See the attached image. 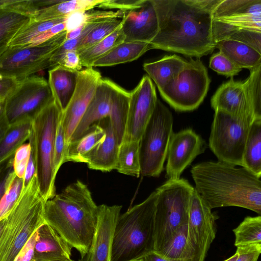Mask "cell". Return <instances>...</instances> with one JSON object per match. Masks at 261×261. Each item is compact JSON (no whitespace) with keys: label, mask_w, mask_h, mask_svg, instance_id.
<instances>
[{"label":"cell","mask_w":261,"mask_h":261,"mask_svg":"<svg viewBox=\"0 0 261 261\" xmlns=\"http://www.w3.org/2000/svg\"><path fill=\"white\" fill-rule=\"evenodd\" d=\"M219 0H153L158 32L149 43L159 49L200 58L216 44L212 33L213 12Z\"/></svg>","instance_id":"6da1fadb"},{"label":"cell","mask_w":261,"mask_h":261,"mask_svg":"<svg viewBox=\"0 0 261 261\" xmlns=\"http://www.w3.org/2000/svg\"><path fill=\"white\" fill-rule=\"evenodd\" d=\"M195 190L211 209L238 206L261 214V180L244 167L221 161L193 166Z\"/></svg>","instance_id":"7a4b0ae2"},{"label":"cell","mask_w":261,"mask_h":261,"mask_svg":"<svg viewBox=\"0 0 261 261\" xmlns=\"http://www.w3.org/2000/svg\"><path fill=\"white\" fill-rule=\"evenodd\" d=\"M43 217L81 257L87 253L97 225L98 206L86 184L77 180L47 200Z\"/></svg>","instance_id":"3957f363"},{"label":"cell","mask_w":261,"mask_h":261,"mask_svg":"<svg viewBox=\"0 0 261 261\" xmlns=\"http://www.w3.org/2000/svg\"><path fill=\"white\" fill-rule=\"evenodd\" d=\"M156 190L142 202L120 215L114 229L111 261H139L155 252Z\"/></svg>","instance_id":"277c9868"},{"label":"cell","mask_w":261,"mask_h":261,"mask_svg":"<svg viewBox=\"0 0 261 261\" xmlns=\"http://www.w3.org/2000/svg\"><path fill=\"white\" fill-rule=\"evenodd\" d=\"M45 202L35 174L28 185L23 186L6 216V225L0 238V261H14L30 238L45 223Z\"/></svg>","instance_id":"5b68a950"},{"label":"cell","mask_w":261,"mask_h":261,"mask_svg":"<svg viewBox=\"0 0 261 261\" xmlns=\"http://www.w3.org/2000/svg\"><path fill=\"white\" fill-rule=\"evenodd\" d=\"M62 113L52 100L33 118L29 138L40 192L46 201L56 195L55 143Z\"/></svg>","instance_id":"8992f818"},{"label":"cell","mask_w":261,"mask_h":261,"mask_svg":"<svg viewBox=\"0 0 261 261\" xmlns=\"http://www.w3.org/2000/svg\"><path fill=\"white\" fill-rule=\"evenodd\" d=\"M154 249L159 253L178 230L188 224L190 201L194 188L184 178L168 179L155 190Z\"/></svg>","instance_id":"52a82bcc"},{"label":"cell","mask_w":261,"mask_h":261,"mask_svg":"<svg viewBox=\"0 0 261 261\" xmlns=\"http://www.w3.org/2000/svg\"><path fill=\"white\" fill-rule=\"evenodd\" d=\"M173 117L158 99L154 110L139 140L140 174L158 177L164 170L173 134Z\"/></svg>","instance_id":"ba28073f"},{"label":"cell","mask_w":261,"mask_h":261,"mask_svg":"<svg viewBox=\"0 0 261 261\" xmlns=\"http://www.w3.org/2000/svg\"><path fill=\"white\" fill-rule=\"evenodd\" d=\"M66 31L36 45L9 46L0 56V75L18 81L50 68L54 51L66 40Z\"/></svg>","instance_id":"9c48e42d"},{"label":"cell","mask_w":261,"mask_h":261,"mask_svg":"<svg viewBox=\"0 0 261 261\" xmlns=\"http://www.w3.org/2000/svg\"><path fill=\"white\" fill-rule=\"evenodd\" d=\"M211 80L199 58L191 59L177 77L159 91L162 97L177 111H191L203 101Z\"/></svg>","instance_id":"30bf717a"},{"label":"cell","mask_w":261,"mask_h":261,"mask_svg":"<svg viewBox=\"0 0 261 261\" xmlns=\"http://www.w3.org/2000/svg\"><path fill=\"white\" fill-rule=\"evenodd\" d=\"M252 123L215 111L208 146L219 161L243 167V157Z\"/></svg>","instance_id":"8fae6325"},{"label":"cell","mask_w":261,"mask_h":261,"mask_svg":"<svg viewBox=\"0 0 261 261\" xmlns=\"http://www.w3.org/2000/svg\"><path fill=\"white\" fill-rule=\"evenodd\" d=\"M53 100L48 82L44 77L32 75L18 81L15 89L4 101L9 124L32 120Z\"/></svg>","instance_id":"7c38bea8"},{"label":"cell","mask_w":261,"mask_h":261,"mask_svg":"<svg viewBox=\"0 0 261 261\" xmlns=\"http://www.w3.org/2000/svg\"><path fill=\"white\" fill-rule=\"evenodd\" d=\"M217 219L194 188L190 201L187 237L194 253V261H204L216 237Z\"/></svg>","instance_id":"4fadbf2b"},{"label":"cell","mask_w":261,"mask_h":261,"mask_svg":"<svg viewBox=\"0 0 261 261\" xmlns=\"http://www.w3.org/2000/svg\"><path fill=\"white\" fill-rule=\"evenodd\" d=\"M158 100L154 85L148 75L142 77L130 92L127 119L122 141L139 140Z\"/></svg>","instance_id":"5bb4252c"},{"label":"cell","mask_w":261,"mask_h":261,"mask_svg":"<svg viewBox=\"0 0 261 261\" xmlns=\"http://www.w3.org/2000/svg\"><path fill=\"white\" fill-rule=\"evenodd\" d=\"M101 78L100 72L93 67L77 71L75 91L62 112L60 120L64 132L66 146L83 117Z\"/></svg>","instance_id":"9a60e30c"},{"label":"cell","mask_w":261,"mask_h":261,"mask_svg":"<svg viewBox=\"0 0 261 261\" xmlns=\"http://www.w3.org/2000/svg\"><path fill=\"white\" fill-rule=\"evenodd\" d=\"M205 141L192 129L173 133L167 151L166 176L168 179L180 178L184 170L206 148Z\"/></svg>","instance_id":"2e32d148"},{"label":"cell","mask_w":261,"mask_h":261,"mask_svg":"<svg viewBox=\"0 0 261 261\" xmlns=\"http://www.w3.org/2000/svg\"><path fill=\"white\" fill-rule=\"evenodd\" d=\"M213 20L237 29L261 32V0H219Z\"/></svg>","instance_id":"e0dca14e"},{"label":"cell","mask_w":261,"mask_h":261,"mask_svg":"<svg viewBox=\"0 0 261 261\" xmlns=\"http://www.w3.org/2000/svg\"><path fill=\"white\" fill-rule=\"evenodd\" d=\"M121 205L98 206V218L93 237L87 253L79 261H111L113 237Z\"/></svg>","instance_id":"ac0fdd59"},{"label":"cell","mask_w":261,"mask_h":261,"mask_svg":"<svg viewBox=\"0 0 261 261\" xmlns=\"http://www.w3.org/2000/svg\"><path fill=\"white\" fill-rule=\"evenodd\" d=\"M121 30L124 42L149 43L159 30L158 18L153 0H142L138 7L124 12Z\"/></svg>","instance_id":"d6986e66"},{"label":"cell","mask_w":261,"mask_h":261,"mask_svg":"<svg viewBox=\"0 0 261 261\" xmlns=\"http://www.w3.org/2000/svg\"><path fill=\"white\" fill-rule=\"evenodd\" d=\"M211 104L215 111H224L251 123L255 121L244 81L231 77L223 83L212 97Z\"/></svg>","instance_id":"ffe728a7"},{"label":"cell","mask_w":261,"mask_h":261,"mask_svg":"<svg viewBox=\"0 0 261 261\" xmlns=\"http://www.w3.org/2000/svg\"><path fill=\"white\" fill-rule=\"evenodd\" d=\"M99 122L105 130V138L83 158L82 163H86L91 169L110 172L116 169L120 143L109 118Z\"/></svg>","instance_id":"44dd1931"},{"label":"cell","mask_w":261,"mask_h":261,"mask_svg":"<svg viewBox=\"0 0 261 261\" xmlns=\"http://www.w3.org/2000/svg\"><path fill=\"white\" fill-rule=\"evenodd\" d=\"M111 82L110 80L102 77L98 81L94 94L69 142L80 138L93 124L109 117L111 113Z\"/></svg>","instance_id":"7402d4cb"},{"label":"cell","mask_w":261,"mask_h":261,"mask_svg":"<svg viewBox=\"0 0 261 261\" xmlns=\"http://www.w3.org/2000/svg\"><path fill=\"white\" fill-rule=\"evenodd\" d=\"M72 248L51 226L45 222L37 230L33 261L70 258Z\"/></svg>","instance_id":"603a6c76"},{"label":"cell","mask_w":261,"mask_h":261,"mask_svg":"<svg viewBox=\"0 0 261 261\" xmlns=\"http://www.w3.org/2000/svg\"><path fill=\"white\" fill-rule=\"evenodd\" d=\"M77 71L57 65L48 71V83L53 98L61 111L66 109L76 86Z\"/></svg>","instance_id":"cb8c5ba5"},{"label":"cell","mask_w":261,"mask_h":261,"mask_svg":"<svg viewBox=\"0 0 261 261\" xmlns=\"http://www.w3.org/2000/svg\"><path fill=\"white\" fill-rule=\"evenodd\" d=\"M187 62L176 55H166L159 60L144 63L143 66L160 91L177 77Z\"/></svg>","instance_id":"d4e9b609"},{"label":"cell","mask_w":261,"mask_h":261,"mask_svg":"<svg viewBox=\"0 0 261 261\" xmlns=\"http://www.w3.org/2000/svg\"><path fill=\"white\" fill-rule=\"evenodd\" d=\"M105 137V130L100 123L93 124L80 138L67 144L64 163L67 162L82 163L83 158L102 142Z\"/></svg>","instance_id":"484cf974"},{"label":"cell","mask_w":261,"mask_h":261,"mask_svg":"<svg viewBox=\"0 0 261 261\" xmlns=\"http://www.w3.org/2000/svg\"><path fill=\"white\" fill-rule=\"evenodd\" d=\"M151 49L150 44L144 42H123L95 61V67L112 66L132 62Z\"/></svg>","instance_id":"4316f807"},{"label":"cell","mask_w":261,"mask_h":261,"mask_svg":"<svg viewBox=\"0 0 261 261\" xmlns=\"http://www.w3.org/2000/svg\"><path fill=\"white\" fill-rule=\"evenodd\" d=\"M216 48L242 69L249 70L261 64V53L241 42L224 39L217 43Z\"/></svg>","instance_id":"83f0119b"},{"label":"cell","mask_w":261,"mask_h":261,"mask_svg":"<svg viewBox=\"0 0 261 261\" xmlns=\"http://www.w3.org/2000/svg\"><path fill=\"white\" fill-rule=\"evenodd\" d=\"M111 113L109 117L120 143L122 141L127 119L130 92L111 82Z\"/></svg>","instance_id":"f1b7e54d"},{"label":"cell","mask_w":261,"mask_h":261,"mask_svg":"<svg viewBox=\"0 0 261 261\" xmlns=\"http://www.w3.org/2000/svg\"><path fill=\"white\" fill-rule=\"evenodd\" d=\"M32 120L10 125L0 140V167L14 156L16 150L30 137Z\"/></svg>","instance_id":"f546056e"},{"label":"cell","mask_w":261,"mask_h":261,"mask_svg":"<svg viewBox=\"0 0 261 261\" xmlns=\"http://www.w3.org/2000/svg\"><path fill=\"white\" fill-rule=\"evenodd\" d=\"M102 0H73L60 2L38 10L32 18L36 21H46L67 17L78 11H87L93 9Z\"/></svg>","instance_id":"4dcf8cb0"},{"label":"cell","mask_w":261,"mask_h":261,"mask_svg":"<svg viewBox=\"0 0 261 261\" xmlns=\"http://www.w3.org/2000/svg\"><path fill=\"white\" fill-rule=\"evenodd\" d=\"M32 20L31 16L15 10L0 9V56L17 33Z\"/></svg>","instance_id":"1f68e13d"},{"label":"cell","mask_w":261,"mask_h":261,"mask_svg":"<svg viewBox=\"0 0 261 261\" xmlns=\"http://www.w3.org/2000/svg\"><path fill=\"white\" fill-rule=\"evenodd\" d=\"M243 167L260 178L261 120L254 121L250 126L243 153Z\"/></svg>","instance_id":"d6a6232c"},{"label":"cell","mask_w":261,"mask_h":261,"mask_svg":"<svg viewBox=\"0 0 261 261\" xmlns=\"http://www.w3.org/2000/svg\"><path fill=\"white\" fill-rule=\"evenodd\" d=\"M116 170L137 177L140 175L139 142L123 141L119 147Z\"/></svg>","instance_id":"836d02e7"},{"label":"cell","mask_w":261,"mask_h":261,"mask_svg":"<svg viewBox=\"0 0 261 261\" xmlns=\"http://www.w3.org/2000/svg\"><path fill=\"white\" fill-rule=\"evenodd\" d=\"M124 39L121 24L105 39L79 54L82 67H93L95 61L118 44L124 42Z\"/></svg>","instance_id":"e575fe53"},{"label":"cell","mask_w":261,"mask_h":261,"mask_svg":"<svg viewBox=\"0 0 261 261\" xmlns=\"http://www.w3.org/2000/svg\"><path fill=\"white\" fill-rule=\"evenodd\" d=\"M187 237V225L181 227L168 245L158 253L170 261H194V253Z\"/></svg>","instance_id":"d590c367"},{"label":"cell","mask_w":261,"mask_h":261,"mask_svg":"<svg viewBox=\"0 0 261 261\" xmlns=\"http://www.w3.org/2000/svg\"><path fill=\"white\" fill-rule=\"evenodd\" d=\"M236 247L261 244V216H247L233 229Z\"/></svg>","instance_id":"8d00e7d4"},{"label":"cell","mask_w":261,"mask_h":261,"mask_svg":"<svg viewBox=\"0 0 261 261\" xmlns=\"http://www.w3.org/2000/svg\"><path fill=\"white\" fill-rule=\"evenodd\" d=\"M66 17L46 21L32 20L23 27L15 36L9 46H23L29 44L31 40L53 26L63 22Z\"/></svg>","instance_id":"74e56055"},{"label":"cell","mask_w":261,"mask_h":261,"mask_svg":"<svg viewBox=\"0 0 261 261\" xmlns=\"http://www.w3.org/2000/svg\"><path fill=\"white\" fill-rule=\"evenodd\" d=\"M249 70L250 75L244 82L254 119L261 120V64Z\"/></svg>","instance_id":"f35d334b"},{"label":"cell","mask_w":261,"mask_h":261,"mask_svg":"<svg viewBox=\"0 0 261 261\" xmlns=\"http://www.w3.org/2000/svg\"><path fill=\"white\" fill-rule=\"evenodd\" d=\"M121 23L120 18L110 19L99 23L81 42L76 50L80 54L101 41L115 31Z\"/></svg>","instance_id":"ab89813d"},{"label":"cell","mask_w":261,"mask_h":261,"mask_svg":"<svg viewBox=\"0 0 261 261\" xmlns=\"http://www.w3.org/2000/svg\"><path fill=\"white\" fill-rule=\"evenodd\" d=\"M23 185V179L15 175L0 201V220L7 215L17 200Z\"/></svg>","instance_id":"60d3db41"},{"label":"cell","mask_w":261,"mask_h":261,"mask_svg":"<svg viewBox=\"0 0 261 261\" xmlns=\"http://www.w3.org/2000/svg\"><path fill=\"white\" fill-rule=\"evenodd\" d=\"M209 67L218 74L230 77L238 74L242 70L220 51L212 56Z\"/></svg>","instance_id":"b9f144b4"},{"label":"cell","mask_w":261,"mask_h":261,"mask_svg":"<svg viewBox=\"0 0 261 261\" xmlns=\"http://www.w3.org/2000/svg\"><path fill=\"white\" fill-rule=\"evenodd\" d=\"M226 39L244 43L261 53V32L244 29L234 30L228 33L224 39Z\"/></svg>","instance_id":"7bdbcfd3"},{"label":"cell","mask_w":261,"mask_h":261,"mask_svg":"<svg viewBox=\"0 0 261 261\" xmlns=\"http://www.w3.org/2000/svg\"><path fill=\"white\" fill-rule=\"evenodd\" d=\"M31 152L29 143L23 144L15 152L13 156L14 171L18 177L23 178Z\"/></svg>","instance_id":"ee69618b"},{"label":"cell","mask_w":261,"mask_h":261,"mask_svg":"<svg viewBox=\"0 0 261 261\" xmlns=\"http://www.w3.org/2000/svg\"><path fill=\"white\" fill-rule=\"evenodd\" d=\"M66 149L65 137L63 127L60 122L57 129L54 150V168L55 173L64 163Z\"/></svg>","instance_id":"f6af8a7d"},{"label":"cell","mask_w":261,"mask_h":261,"mask_svg":"<svg viewBox=\"0 0 261 261\" xmlns=\"http://www.w3.org/2000/svg\"><path fill=\"white\" fill-rule=\"evenodd\" d=\"M15 175L13 157L0 167V201Z\"/></svg>","instance_id":"bcb514c9"},{"label":"cell","mask_w":261,"mask_h":261,"mask_svg":"<svg viewBox=\"0 0 261 261\" xmlns=\"http://www.w3.org/2000/svg\"><path fill=\"white\" fill-rule=\"evenodd\" d=\"M238 257L235 261H257L261 253V244L237 247Z\"/></svg>","instance_id":"7dc6e473"},{"label":"cell","mask_w":261,"mask_h":261,"mask_svg":"<svg viewBox=\"0 0 261 261\" xmlns=\"http://www.w3.org/2000/svg\"><path fill=\"white\" fill-rule=\"evenodd\" d=\"M142 0H104L98 7L102 9H117L126 12L140 6Z\"/></svg>","instance_id":"c3c4849f"},{"label":"cell","mask_w":261,"mask_h":261,"mask_svg":"<svg viewBox=\"0 0 261 261\" xmlns=\"http://www.w3.org/2000/svg\"><path fill=\"white\" fill-rule=\"evenodd\" d=\"M58 65L72 71L81 70V64L79 54L75 50H71L66 52L59 61Z\"/></svg>","instance_id":"681fc988"},{"label":"cell","mask_w":261,"mask_h":261,"mask_svg":"<svg viewBox=\"0 0 261 261\" xmlns=\"http://www.w3.org/2000/svg\"><path fill=\"white\" fill-rule=\"evenodd\" d=\"M65 31V23L64 21L53 26L49 30L45 31L44 32L35 37L31 40L30 44L28 45H38L49 40L59 33Z\"/></svg>","instance_id":"f907efd6"},{"label":"cell","mask_w":261,"mask_h":261,"mask_svg":"<svg viewBox=\"0 0 261 261\" xmlns=\"http://www.w3.org/2000/svg\"><path fill=\"white\" fill-rule=\"evenodd\" d=\"M36 238L37 231L34 232L20 250L14 261H33Z\"/></svg>","instance_id":"816d5d0a"},{"label":"cell","mask_w":261,"mask_h":261,"mask_svg":"<svg viewBox=\"0 0 261 261\" xmlns=\"http://www.w3.org/2000/svg\"><path fill=\"white\" fill-rule=\"evenodd\" d=\"M16 80L0 75V100L4 101L18 84Z\"/></svg>","instance_id":"f5cc1de1"},{"label":"cell","mask_w":261,"mask_h":261,"mask_svg":"<svg viewBox=\"0 0 261 261\" xmlns=\"http://www.w3.org/2000/svg\"><path fill=\"white\" fill-rule=\"evenodd\" d=\"M36 174L35 167L34 165V162L33 156L32 152H31L29 162L26 168L25 171L24 176L23 177V186H26L29 183L30 181Z\"/></svg>","instance_id":"db71d44e"},{"label":"cell","mask_w":261,"mask_h":261,"mask_svg":"<svg viewBox=\"0 0 261 261\" xmlns=\"http://www.w3.org/2000/svg\"><path fill=\"white\" fill-rule=\"evenodd\" d=\"M4 101L0 103V140L10 126L5 114Z\"/></svg>","instance_id":"11a10c76"},{"label":"cell","mask_w":261,"mask_h":261,"mask_svg":"<svg viewBox=\"0 0 261 261\" xmlns=\"http://www.w3.org/2000/svg\"><path fill=\"white\" fill-rule=\"evenodd\" d=\"M139 261H170L156 252H152L142 257Z\"/></svg>","instance_id":"9f6ffc18"},{"label":"cell","mask_w":261,"mask_h":261,"mask_svg":"<svg viewBox=\"0 0 261 261\" xmlns=\"http://www.w3.org/2000/svg\"><path fill=\"white\" fill-rule=\"evenodd\" d=\"M6 217H4L0 220V238L2 234L3 230L6 225Z\"/></svg>","instance_id":"6f0895ef"},{"label":"cell","mask_w":261,"mask_h":261,"mask_svg":"<svg viewBox=\"0 0 261 261\" xmlns=\"http://www.w3.org/2000/svg\"><path fill=\"white\" fill-rule=\"evenodd\" d=\"M238 253L236 252V253L232 255L231 256L229 257L228 258L223 260V261H235L236 258L238 257Z\"/></svg>","instance_id":"680465c9"},{"label":"cell","mask_w":261,"mask_h":261,"mask_svg":"<svg viewBox=\"0 0 261 261\" xmlns=\"http://www.w3.org/2000/svg\"><path fill=\"white\" fill-rule=\"evenodd\" d=\"M45 261H74V260L71 259L70 258H68V259L50 260H45Z\"/></svg>","instance_id":"91938a15"},{"label":"cell","mask_w":261,"mask_h":261,"mask_svg":"<svg viewBox=\"0 0 261 261\" xmlns=\"http://www.w3.org/2000/svg\"><path fill=\"white\" fill-rule=\"evenodd\" d=\"M3 102V101L0 100V103H1V102Z\"/></svg>","instance_id":"94428289"}]
</instances>
